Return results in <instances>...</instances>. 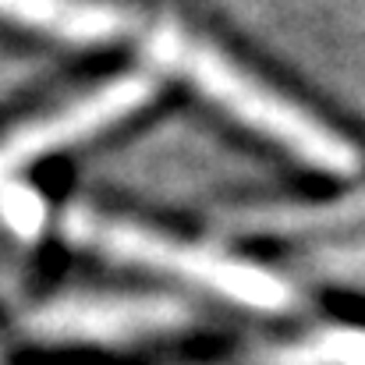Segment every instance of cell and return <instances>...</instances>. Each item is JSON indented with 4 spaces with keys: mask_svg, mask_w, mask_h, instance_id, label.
Masks as SVG:
<instances>
[{
    "mask_svg": "<svg viewBox=\"0 0 365 365\" xmlns=\"http://www.w3.org/2000/svg\"><path fill=\"white\" fill-rule=\"evenodd\" d=\"M0 18L53 32L71 43H103L128 29L118 7L96 0H0Z\"/></svg>",
    "mask_w": 365,
    "mask_h": 365,
    "instance_id": "obj_3",
    "label": "cell"
},
{
    "mask_svg": "<svg viewBox=\"0 0 365 365\" xmlns=\"http://www.w3.org/2000/svg\"><path fill=\"white\" fill-rule=\"evenodd\" d=\"M160 53L170 64H178L199 89H206L220 107H227L231 114H238L252 128L266 131L269 138L294 145V153H302L305 160H312L319 167H351L355 156H351L348 142H341L334 131H327L309 114H302L294 103L280 100L273 89L248 78L245 71H238L217 50H210L202 43H192L181 32H163L160 36Z\"/></svg>",
    "mask_w": 365,
    "mask_h": 365,
    "instance_id": "obj_1",
    "label": "cell"
},
{
    "mask_svg": "<svg viewBox=\"0 0 365 365\" xmlns=\"http://www.w3.org/2000/svg\"><path fill=\"white\" fill-rule=\"evenodd\" d=\"M149 93H153V82L142 78V75L110 82V86H103L100 93H93L89 100L71 103L64 114H53V118L39 121L36 128H29V131H18V135L7 142L4 160H7V163L29 160V156H36V153H43V149H53V145H61V142H68V138L89 135V131L103 128L107 121H114V118H121L128 110H135Z\"/></svg>",
    "mask_w": 365,
    "mask_h": 365,
    "instance_id": "obj_2",
    "label": "cell"
}]
</instances>
